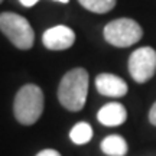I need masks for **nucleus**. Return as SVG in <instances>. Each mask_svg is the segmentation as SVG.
Masks as SVG:
<instances>
[{
	"label": "nucleus",
	"mask_w": 156,
	"mask_h": 156,
	"mask_svg": "<svg viewBox=\"0 0 156 156\" xmlns=\"http://www.w3.org/2000/svg\"><path fill=\"white\" fill-rule=\"evenodd\" d=\"M42 42H44L45 48H48L51 51H64L74 45L75 34L71 28L64 26V25H58V26H54V28L45 30L44 36H42Z\"/></svg>",
	"instance_id": "6"
},
{
	"label": "nucleus",
	"mask_w": 156,
	"mask_h": 156,
	"mask_svg": "<svg viewBox=\"0 0 156 156\" xmlns=\"http://www.w3.org/2000/svg\"><path fill=\"white\" fill-rule=\"evenodd\" d=\"M2 2H3V0H0V3H2Z\"/></svg>",
	"instance_id": "16"
},
{
	"label": "nucleus",
	"mask_w": 156,
	"mask_h": 156,
	"mask_svg": "<svg viewBox=\"0 0 156 156\" xmlns=\"http://www.w3.org/2000/svg\"><path fill=\"white\" fill-rule=\"evenodd\" d=\"M156 71V51L143 46L132 52L129 58V73L136 83H146Z\"/></svg>",
	"instance_id": "5"
},
{
	"label": "nucleus",
	"mask_w": 156,
	"mask_h": 156,
	"mask_svg": "<svg viewBox=\"0 0 156 156\" xmlns=\"http://www.w3.org/2000/svg\"><path fill=\"white\" fill-rule=\"evenodd\" d=\"M0 30L19 49H30L35 41L30 23L17 13L5 12L0 15Z\"/></svg>",
	"instance_id": "3"
},
{
	"label": "nucleus",
	"mask_w": 156,
	"mask_h": 156,
	"mask_svg": "<svg viewBox=\"0 0 156 156\" xmlns=\"http://www.w3.org/2000/svg\"><path fill=\"white\" fill-rule=\"evenodd\" d=\"M19 2H20L25 7H32V6H35L38 3L39 0H19Z\"/></svg>",
	"instance_id": "14"
},
{
	"label": "nucleus",
	"mask_w": 156,
	"mask_h": 156,
	"mask_svg": "<svg viewBox=\"0 0 156 156\" xmlns=\"http://www.w3.org/2000/svg\"><path fill=\"white\" fill-rule=\"evenodd\" d=\"M88 73L84 68H74L62 77L58 87V100L69 112L83 110L88 94Z\"/></svg>",
	"instance_id": "1"
},
{
	"label": "nucleus",
	"mask_w": 156,
	"mask_h": 156,
	"mask_svg": "<svg viewBox=\"0 0 156 156\" xmlns=\"http://www.w3.org/2000/svg\"><path fill=\"white\" fill-rule=\"evenodd\" d=\"M95 87L101 95L107 97H123L127 93V84L123 78L114 74H100L95 78Z\"/></svg>",
	"instance_id": "7"
},
{
	"label": "nucleus",
	"mask_w": 156,
	"mask_h": 156,
	"mask_svg": "<svg viewBox=\"0 0 156 156\" xmlns=\"http://www.w3.org/2000/svg\"><path fill=\"white\" fill-rule=\"evenodd\" d=\"M143 36V29L133 19L122 17L107 23L104 28V39L113 46L127 48L137 44Z\"/></svg>",
	"instance_id": "4"
},
{
	"label": "nucleus",
	"mask_w": 156,
	"mask_h": 156,
	"mask_svg": "<svg viewBox=\"0 0 156 156\" xmlns=\"http://www.w3.org/2000/svg\"><path fill=\"white\" fill-rule=\"evenodd\" d=\"M149 122H151L153 126H156V103L152 106L151 112H149Z\"/></svg>",
	"instance_id": "13"
},
{
	"label": "nucleus",
	"mask_w": 156,
	"mask_h": 156,
	"mask_svg": "<svg viewBox=\"0 0 156 156\" xmlns=\"http://www.w3.org/2000/svg\"><path fill=\"white\" fill-rule=\"evenodd\" d=\"M97 119L101 124H104L107 127H114V126H120L126 122L127 112H126L124 106L120 103H108L98 110Z\"/></svg>",
	"instance_id": "8"
},
{
	"label": "nucleus",
	"mask_w": 156,
	"mask_h": 156,
	"mask_svg": "<svg viewBox=\"0 0 156 156\" xmlns=\"http://www.w3.org/2000/svg\"><path fill=\"white\" fill-rule=\"evenodd\" d=\"M127 149V142L119 134H110L101 142V151L107 156H124Z\"/></svg>",
	"instance_id": "9"
},
{
	"label": "nucleus",
	"mask_w": 156,
	"mask_h": 156,
	"mask_svg": "<svg viewBox=\"0 0 156 156\" xmlns=\"http://www.w3.org/2000/svg\"><path fill=\"white\" fill-rule=\"evenodd\" d=\"M13 113L20 124L30 126L44 113V93L35 84H26L17 91L13 103Z\"/></svg>",
	"instance_id": "2"
},
{
	"label": "nucleus",
	"mask_w": 156,
	"mask_h": 156,
	"mask_svg": "<svg viewBox=\"0 0 156 156\" xmlns=\"http://www.w3.org/2000/svg\"><path fill=\"white\" fill-rule=\"evenodd\" d=\"M91 137H93V127L85 122L77 123L69 132V139L75 145H85L91 140Z\"/></svg>",
	"instance_id": "10"
},
{
	"label": "nucleus",
	"mask_w": 156,
	"mask_h": 156,
	"mask_svg": "<svg viewBox=\"0 0 156 156\" xmlns=\"http://www.w3.org/2000/svg\"><path fill=\"white\" fill-rule=\"evenodd\" d=\"M55 2H61V3H68L69 0H55Z\"/></svg>",
	"instance_id": "15"
},
{
	"label": "nucleus",
	"mask_w": 156,
	"mask_h": 156,
	"mask_svg": "<svg viewBox=\"0 0 156 156\" xmlns=\"http://www.w3.org/2000/svg\"><path fill=\"white\" fill-rule=\"evenodd\" d=\"M36 156H61V153L55 149H44V151H41Z\"/></svg>",
	"instance_id": "12"
},
{
	"label": "nucleus",
	"mask_w": 156,
	"mask_h": 156,
	"mask_svg": "<svg viewBox=\"0 0 156 156\" xmlns=\"http://www.w3.org/2000/svg\"><path fill=\"white\" fill-rule=\"evenodd\" d=\"M80 5L94 13H107L116 6L117 0H78Z\"/></svg>",
	"instance_id": "11"
}]
</instances>
